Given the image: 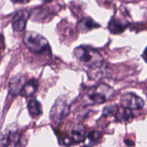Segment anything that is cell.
Instances as JSON below:
<instances>
[{
  "mask_svg": "<svg viewBox=\"0 0 147 147\" xmlns=\"http://www.w3.org/2000/svg\"><path fill=\"white\" fill-rule=\"evenodd\" d=\"M38 88V83L35 79H32L30 81L27 82L23 87L20 95L24 97H28L32 96L37 91Z\"/></svg>",
  "mask_w": 147,
  "mask_h": 147,
  "instance_id": "cell-11",
  "label": "cell"
},
{
  "mask_svg": "<svg viewBox=\"0 0 147 147\" xmlns=\"http://www.w3.org/2000/svg\"><path fill=\"white\" fill-rule=\"evenodd\" d=\"M27 144L25 137L20 135H17L14 140V147H24Z\"/></svg>",
  "mask_w": 147,
  "mask_h": 147,
  "instance_id": "cell-16",
  "label": "cell"
},
{
  "mask_svg": "<svg viewBox=\"0 0 147 147\" xmlns=\"http://www.w3.org/2000/svg\"><path fill=\"white\" fill-rule=\"evenodd\" d=\"M23 42L30 51L35 53H41L48 45V42L44 36L33 31H28L24 34Z\"/></svg>",
  "mask_w": 147,
  "mask_h": 147,
  "instance_id": "cell-3",
  "label": "cell"
},
{
  "mask_svg": "<svg viewBox=\"0 0 147 147\" xmlns=\"http://www.w3.org/2000/svg\"><path fill=\"white\" fill-rule=\"evenodd\" d=\"M120 103L123 108L130 110L141 109L144 106V100L133 93H124L121 97Z\"/></svg>",
  "mask_w": 147,
  "mask_h": 147,
  "instance_id": "cell-5",
  "label": "cell"
},
{
  "mask_svg": "<svg viewBox=\"0 0 147 147\" xmlns=\"http://www.w3.org/2000/svg\"><path fill=\"white\" fill-rule=\"evenodd\" d=\"M70 113V105L65 97L58 98L52 107L50 118L55 123H59Z\"/></svg>",
  "mask_w": 147,
  "mask_h": 147,
  "instance_id": "cell-4",
  "label": "cell"
},
{
  "mask_svg": "<svg viewBox=\"0 0 147 147\" xmlns=\"http://www.w3.org/2000/svg\"><path fill=\"white\" fill-rule=\"evenodd\" d=\"M128 22H123L120 19L112 18L109 24V29L113 34H120L123 32L129 25Z\"/></svg>",
  "mask_w": 147,
  "mask_h": 147,
  "instance_id": "cell-9",
  "label": "cell"
},
{
  "mask_svg": "<svg viewBox=\"0 0 147 147\" xmlns=\"http://www.w3.org/2000/svg\"><path fill=\"white\" fill-rule=\"evenodd\" d=\"M30 114L32 117H37L42 113V105L36 99H32L27 105Z\"/></svg>",
  "mask_w": 147,
  "mask_h": 147,
  "instance_id": "cell-12",
  "label": "cell"
},
{
  "mask_svg": "<svg viewBox=\"0 0 147 147\" xmlns=\"http://www.w3.org/2000/svg\"><path fill=\"white\" fill-rule=\"evenodd\" d=\"M30 13L27 10H21L16 13L11 20V26L14 31L22 32L26 27Z\"/></svg>",
  "mask_w": 147,
  "mask_h": 147,
  "instance_id": "cell-6",
  "label": "cell"
},
{
  "mask_svg": "<svg viewBox=\"0 0 147 147\" xmlns=\"http://www.w3.org/2000/svg\"><path fill=\"white\" fill-rule=\"evenodd\" d=\"M119 107L116 104H109L105 106L103 109V116L105 117L116 116L119 112Z\"/></svg>",
  "mask_w": 147,
  "mask_h": 147,
  "instance_id": "cell-14",
  "label": "cell"
},
{
  "mask_svg": "<svg viewBox=\"0 0 147 147\" xmlns=\"http://www.w3.org/2000/svg\"><path fill=\"white\" fill-rule=\"evenodd\" d=\"M11 2L14 3V4H27V3L30 2V0H11Z\"/></svg>",
  "mask_w": 147,
  "mask_h": 147,
  "instance_id": "cell-17",
  "label": "cell"
},
{
  "mask_svg": "<svg viewBox=\"0 0 147 147\" xmlns=\"http://www.w3.org/2000/svg\"><path fill=\"white\" fill-rule=\"evenodd\" d=\"M70 136L73 141L76 143L83 142L86 138V128L82 124L76 125L71 130Z\"/></svg>",
  "mask_w": 147,
  "mask_h": 147,
  "instance_id": "cell-10",
  "label": "cell"
},
{
  "mask_svg": "<svg viewBox=\"0 0 147 147\" xmlns=\"http://www.w3.org/2000/svg\"><path fill=\"white\" fill-rule=\"evenodd\" d=\"M114 89L105 83L92 87L87 93L88 98L94 103H103L108 101L114 94Z\"/></svg>",
  "mask_w": 147,
  "mask_h": 147,
  "instance_id": "cell-2",
  "label": "cell"
},
{
  "mask_svg": "<svg viewBox=\"0 0 147 147\" xmlns=\"http://www.w3.org/2000/svg\"><path fill=\"white\" fill-rule=\"evenodd\" d=\"M42 1H44V2H47V3H48V2H51V1H54V0H42Z\"/></svg>",
  "mask_w": 147,
  "mask_h": 147,
  "instance_id": "cell-19",
  "label": "cell"
},
{
  "mask_svg": "<svg viewBox=\"0 0 147 147\" xmlns=\"http://www.w3.org/2000/svg\"><path fill=\"white\" fill-rule=\"evenodd\" d=\"M100 27L98 23H96L94 20L90 17H85L78 22L77 24V29L79 32L84 33L88 32L89 31L93 29L98 28Z\"/></svg>",
  "mask_w": 147,
  "mask_h": 147,
  "instance_id": "cell-8",
  "label": "cell"
},
{
  "mask_svg": "<svg viewBox=\"0 0 147 147\" xmlns=\"http://www.w3.org/2000/svg\"><path fill=\"white\" fill-rule=\"evenodd\" d=\"M124 143L126 144V145L127 146H134V142H132V141L131 140H129V139H127V140H124Z\"/></svg>",
  "mask_w": 147,
  "mask_h": 147,
  "instance_id": "cell-18",
  "label": "cell"
},
{
  "mask_svg": "<svg viewBox=\"0 0 147 147\" xmlns=\"http://www.w3.org/2000/svg\"><path fill=\"white\" fill-rule=\"evenodd\" d=\"M74 54L80 63L90 69H97L103 65V57L95 49L89 46H79L74 50Z\"/></svg>",
  "mask_w": 147,
  "mask_h": 147,
  "instance_id": "cell-1",
  "label": "cell"
},
{
  "mask_svg": "<svg viewBox=\"0 0 147 147\" xmlns=\"http://www.w3.org/2000/svg\"><path fill=\"white\" fill-rule=\"evenodd\" d=\"M116 120L120 122H130L134 118V115L130 109H123L121 111H119L116 116Z\"/></svg>",
  "mask_w": 147,
  "mask_h": 147,
  "instance_id": "cell-13",
  "label": "cell"
},
{
  "mask_svg": "<svg viewBox=\"0 0 147 147\" xmlns=\"http://www.w3.org/2000/svg\"><path fill=\"white\" fill-rule=\"evenodd\" d=\"M100 139V134L98 131H93L88 134L87 139L89 143L94 144L98 142V141Z\"/></svg>",
  "mask_w": 147,
  "mask_h": 147,
  "instance_id": "cell-15",
  "label": "cell"
},
{
  "mask_svg": "<svg viewBox=\"0 0 147 147\" xmlns=\"http://www.w3.org/2000/svg\"><path fill=\"white\" fill-rule=\"evenodd\" d=\"M25 80L24 77L20 75L11 78L9 83V90L12 96H17L20 94L23 87L25 85Z\"/></svg>",
  "mask_w": 147,
  "mask_h": 147,
  "instance_id": "cell-7",
  "label": "cell"
}]
</instances>
